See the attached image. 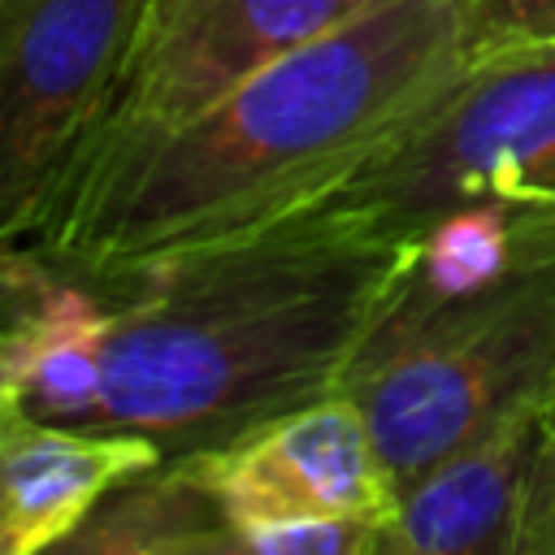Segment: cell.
Wrapping results in <instances>:
<instances>
[{"label":"cell","instance_id":"30bf717a","mask_svg":"<svg viewBox=\"0 0 555 555\" xmlns=\"http://www.w3.org/2000/svg\"><path fill=\"white\" fill-rule=\"evenodd\" d=\"M61 551L104 555H234L230 525L182 455L126 477Z\"/></svg>","mask_w":555,"mask_h":555},{"label":"cell","instance_id":"9c48e42d","mask_svg":"<svg viewBox=\"0 0 555 555\" xmlns=\"http://www.w3.org/2000/svg\"><path fill=\"white\" fill-rule=\"evenodd\" d=\"M160 460L143 434L74 429L13 403L0 412V555L61 551L108 490Z\"/></svg>","mask_w":555,"mask_h":555},{"label":"cell","instance_id":"7c38bea8","mask_svg":"<svg viewBox=\"0 0 555 555\" xmlns=\"http://www.w3.org/2000/svg\"><path fill=\"white\" fill-rule=\"evenodd\" d=\"M520 555H555V377L542 395L538 412V455H533V486L525 512Z\"/></svg>","mask_w":555,"mask_h":555},{"label":"cell","instance_id":"7a4b0ae2","mask_svg":"<svg viewBox=\"0 0 555 555\" xmlns=\"http://www.w3.org/2000/svg\"><path fill=\"white\" fill-rule=\"evenodd\" d=\"M408 247L347 212L295 204L160 260L74 273L108 308L95 429L186 455L338 390Z\"/></svg>","mask_w":555,"mask_h":555},{"label":"cell","instance_id":"277c9868","mask_svg":"<svg viewBox=\"0 0 555 555\" xmlns=\"http://www.w3.org/2000/svg\"><path fill=\"white\" fill-rule=\"evenodd\" d=\"M551 377L555 260L494 295L373 321L338 390L360 403L399 499L425 468L538 403Z\"/></svg>","mask_w":555,"mask_h":555},{"label":"cell","instance_id":"8992f818","mask_svg":"<svg viewBox=\"0 0 555 555\" xmlns=\"http://www.w3.org/2000/svg\"><path fill=\"white\" fill-rule=\"evenodd\" d=\"M369 4L377 0H147L78 165L199 117Z\"/></svg>","mask_w":555,"mask_h":555},{"label":"cell","instance_id":"ba28073f","mask_svg":"<svg viewBox=\"0 0 555 555\" xmlns=\"http://www.w3.org/2000/svg\"><path fill=\"white\" fill-rule=\"evenodd\" d=\"M542 399L503 416L408 490L382 529V555H520Z\"/></svg>","mask_w":555,"mask_h":555},{"label":"cell","instance_id":"6da1fadb","mask_svg":"<svg viewBox=\"0 0 555 555\" xmlns=\"http://www.w3.org/2000/svg\"><path fill=\"white\" fill-rule=\"evenodd\" d=\"M464 56V0H377L199 117L78 165L17 256L108 273L238 234L330 186Z\"/></svg>","mask_w":555,"mask_h":555},{"label":"cell","instance_id":"5b68a950","mask_svg":"<svg viewBox=\"0 0 555 555\" xmlns=\"http://www.w3.org/2000/svg\"><path fill=\"white\" fill-rule=\"evenodd\" d=\"M147 0H0V273L95 134Z\"/></svg>","mask_w":555,"mask_h":555},{"label":"cell","instance_id":"8fae6325","mask_svg":"<svg viewBox=\"0 0 555 555\" xmlns=\"http://www.w3.org/2000/svg\"><path fill=\"white\" fill-rule=\"evenodd\" d=\"M468 52L494 43L555 39V0H464Z\"/></svg>","mask_w":555,"mask_h":555},{"label":"cell","instance_id":"3957f363","mask_svg":"<svg viewBox=\"0 0 555 555\" xmlns=\"http://www.w3.org/2000/svg\"><path fill=\"white\" fill-rule=\"evenodd\" d=\"M299 204L390 238L451 212L555 221V39L468 52L390 134Z\"/></svg>","mask_w":555,"mask_h":555},{"label":"cell","instance_id":"4fadbf2b","mask_svg":"<svg viewBox=\"0 0 555 555\" xmlns=\"http://www.w3.org/2000/svg\"><path fill=\"white\" fill-rule=\"evenodd\" d=\"M22 369H26V330L0 321V412H9L17 403Z\"/></svg>","mask_w":555,"mask_h":555},{"label":"cell","instance_id":"52a82bcc","mask_svg":"<svg viewBox=\"0 0 555 555\" xmlns=\"http://www.w3.org/2000/svg\"><path fill=\"white\" fill-rule=\"evenodd\" d=\"M182 460L221 507L234 555L260 525L304 516L386 525L395 507L373 429L347 390L317 395Z\"/></svg>","mask_w":555,"mask_h":555}]
</instances>
